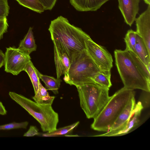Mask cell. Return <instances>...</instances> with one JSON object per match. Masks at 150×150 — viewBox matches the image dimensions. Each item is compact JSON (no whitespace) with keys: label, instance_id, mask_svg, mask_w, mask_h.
<instances>
[{"label":"cell","instance_id":"cell-1","mask_svg":"<svg viewBox=\"0 0 150 150\" xmlns=\"http://www.w3.org/2000/svg\"><path fill=\"white\" fill-rule=\"evenodd\" d=\"M48 30L54 47L66 54L70 59L74 54L86 49V42L91 38L81 28L71 24L62 16L51 21Z\"/></svg>","mask_w":150,"mask_h":150},{"label":"cell","instance_id":"cell-2","mask_svg":"<svg viewBox=\"0 0 150 150\" xmlns=\"http://www.w3.org/2000/svg\"><path fill=\"white\" fill-rule=\"evenodd\" d=\"M116 66L125 88L150 91V80L145 76L132 57L129 52L115 50Z\"/></svg>","mask_w":150,"mask_h":150},{"label":"cell","instance_id":"cell-3","mask_svg":"<svg viewBox=\"0 0 150 150\" xmlns=\"http://www.w3.org/2000/svg\"><path fill=\"white\" fill-rule=\"evenodd\" d=\"M135 93L134 90L124 87L116 92L94 118L91 128L98 131L108 132L130 99L135 97Z\"/></svg>","mask_w":150,"mask_h":150},{"label":"cell","instance_id":"cell-4","mask_svg":"<svg viewBox=\"0 0 150 150\" xmlns=\"http://www.w3.org/2000/svg\"><path fill=\"white\" fill-rule=\"evenodd\" d=\"M70 65L64 81L76 87L88 83H95L93 80L100 70L91 58L86 49L74 54L70 59Z\"/></svg>","mask_w":150,"mask_h":150},{"label":"cell","instance_id":"cell-5","mask_svg":"<svg viewBox=\"0 0 150 150\" xmlns=\"http://www.w3.org/2000/svg\"><path fill=\"white\" fill-rule=\"evenodd\" d=\"M9 95L12 99L38 121L43 132H50L57 129L59 116L53 109L52 105L38 104L13 92H9Z\"/></svg>","mask_w":150,"mask_h":150},{"label":"cell","instance_id":"cell-6","mask_svg":"<svg viewBox=\"0 0 150 150\" xmlns=\"http://www.w3.org/2000/svg\"><path fill=\"white\" fill-rule=\"evenodd\" d=\"M81 108L88 119L94 118L101 111L110 97L109 88L95 83L76 87Z\"/></svg>","mask_w":150,"mask_h":150},{"label":"cell","instance_id":"cell-7","mask_svg":"<svg viewBox=\"0 0 150 150\" xmlns=\"http://www.w3.org/2000/svg\"><path fill=\"white\" fill-rule=\"evenodd\" d=\"M5 55V71L14 75H17L24 71L31 61L30 55L14 47L7 48Z\"/></svg>","mask_w":150,"mask_h":150},{"label":"cell","instance_id":"cell-8","mask_svg":"<svg viewBox=\"0 0 150 150\" xmlns=\"http://www.w3.org/2000/svg\"><path fill=\"white\" fill-rule=\"evenodd\" d=\"M86 50L100 70L111 71L113 67V60L106 48L98 44L91 38L86 42Z\"/></svg>","mask_w":150,"mask_h":150},{"label":"cell","instance_id":"cell-9","mask_svg":"<svg viewBox=\"0 0 150 150\" xmlns=\"http://www.w3.org/2000/svg\"><path fill=\"white\" fill-rule=\"evenodd\" d=\"M136 104L135 97H134L129 100L108 131L102 134L101 136H111L113 134L124 129L131 117Z\"/></svg>","mask_w":150,"mask_h":150},{"label":"cell","instance_id":"cell-10","mask_svg":"<svg viewBox=\"0 0 150 150\" xmlns=\"http://www.w3.org/2000/svg\"><path fill=\"white\" fill-rule=\"evenodd\" d=\"M136 31L143 40L150 53V5L146 10L136 18Z\"/></svg>","mask_w":150,"mask_h":150},{"label":"cell","instance_id":"cell-11","mask_svg":"<svg viewBox=\"0 0 150 150\" xmlns=\"http://www.w3.org/2000/svg\"><path fill=\"white\" fill-rule=\"evenodd\" d=\"M140 0H118V7L126 23L131 26L139 10Z\"/></svg>","mask_w":150,"mask_h":150},{"label":"cell","instance_id":"cell-12","mask_svg":"<svg viewBox=\"0 0 150 150\" xmlns=\"http://www.w3.org/2000/svg\"><path fill=\"white\" fill-rule=\"evenodd\" d=\"M54 60L57 78L66 75L70 65V60L67 54L57 50L54 47Z\"/></svg>","mask_w":150,"mask_h":150},{"label":"cell","instance_id":"cell-13","mask_svg":"<svg viewBox=\"0 0 150 150\" xmlns=\"http://www.w3.org/2000/svg\"><path fill=\"white\" fill-rule=\"evenodd\" d=\"M110 0H69L71 5L80 11H96Z\"/></svg>","mask_w":150,"mask_h":150},{"label":"cell","instance_id":"cell-14","mask_svg":"<svg viewBox=\"0 0 150 150\" xmlns=\"http://www.w3.org/2000/svg\"><path fill=\"white\" fill-rule=\"evenodd\" d=\"M143 106L141 102L136 104L131 117L126 127L123 130L113 134L111 136H121L128 133L132 129L137 126L140 122V117Z\"/></svg>","mask_w":150,"mask_h":150},{"label":"cell","instance_id":"cell-15","mask_svg":"<svg viewBox=\"0 0 150 150\" xmlns=\"http://www.w3.org/2000/svg\"><path fill=\"white\" fill-rule=\"evenodd\" d=\"M37 47L33 28L30 27L26 34L21 41L18 48L26 54L30 55L32 52L36 50Z\"/></svg>","mask_w":150,"mask_h":150},{"label":"cell","instance_id":"cell-16","mask_svg":"<svg viewBox=\"0 0 150 150\" xmlns=\"http://www.w3.org/2000/svg\"><path fill=\"white\" fill-rule=\"evenodd\" d=\"M133 52L146 66L150 64V53L143 40L137 34L136 43Z\"/></svg>","mask_w":150,"mask_h":150},{"label":"cell","instance_id":"cell-17","mask_svg":"<svg viewBox=\"0 0 150 150\" xmlns=\"http://www.w3.org/2000/svg\"><path fill=\"white\" fill-rule=\"evenodd\" d=\"M47 90L40 82L38 91L33 97V99L38 104L52 105L55 97L50 96Z\"/></svg>","mask_w":150,"mask_h":150},{"label":"cell","instance_id":"cell-18","mask_svg":"<svg viewBox=\"0 0 150 150\" xmlns=\"http://www.w3.org/2000/svg\"><path fill=\"white\" fill-rule=\"evenodd\" d=\"M24 71L28 74L33 84L35 94L38 92L40 82V73L35 67L31 60L27 64Z\"/></svg>","mask_w":150,"mask_h":150},{"label":"cell","instance_id":"cell-19","mask_svg":"<svg viewBox=\"0 0 150 150\" xmlns=\"http://www.w3.org/2000/svg\"><path fill=\"white\" fill-rule=\"evenodd\" d=\"M111 76V71L100 70L94 76L93 80L95 84L109 89L112 86Z\"/></svg>","mask_w":150,"mask_h":150},{"label":"cell","instance_id":"cell-20","mask_svg":"<svg viewBox=\"0 0 150 150\" xmlns=\"http://www.w3.org/2000/svg\"><path fill=\"white\" fill-rule=\"evenodd\" d=\"M40 79L44 83L46 88L51 91L55 94L58 93V90L62 80L60 78H55L53 76L40 74Z\"/></svg>","mask_w":150,"mask_h":150},{"label":"cell","instance_id":"cell-21","mask_svg":"<svg viewBox=\"0 0 150 150\" xmlns=\"http://www.w3.org/2000/svg\"><path fill=\"white\" fill-rule=\"evenodd\" d=\"M79 122H77L71 125L60 128L50 132L43 134L42 136L45 137H54L69 135L74 128L79 124Z\"/></svg>","mask_w":150,"mask_h":150},{"label":"cell","instance_id":"cell-22","mask_svg":"<svg viewBox=\"0 0 150 150\" xmlns=\"http://www.w3.org/2000/svg\"><path fill=\"white\" fill-rule=\"evenodd\" d=\"M21 5L39 13L43 12V6L38 0H16Z\"/></svg>","mask_w":150,"mask_h":150},{"label":"cell","instance_id":"cell-23","mask_svg":"<svg viewBox=\"0 0 150 150\" xmlns=\"http://www.w3.org/2000/svg\"><path fill=\"white\" fill-rule=\"evenodd\" d=\"M137 35L136 32L132 29L127 31L124 38L126 45V50L133 51L136 42Z\"/></svg>","mask_w":150,"mask_h":150},{"label":"cell","instance_id":"cell-24","mask_svg":"<svg viewBox=\"0 0 150 150\" xmlns=\"http://www.w3.org/2000/svg\"><path fill=\"white\" fill-rule=\"evenodd\" d=\"M129 51L139 68L146 77L150 80V71L148 70L146 66L133 52Z\"/></svg>","mask_w":150,"mask_h":150},{"label":"cell","instance_id":"cell-25","mask_svg":"<svg viewBox=\"0 0 150 150\" xmlns=\"http://www.w3.org/2000/svg\"><path fill=\"white\" fill-rule=\"evenodd\" d=\"M28 122L25 121L20 122H13L8 124L0 125V130H8L20 128L26 129Z\"/></svg>","mask_w":150,"mask_h":150},{"label":"cell","instance_id":"cell-26","mask_svg":"<svg viewBox=\"0 0 150 150\" xmlns=\"http://www.w3.org/2000/svg\"><path fill=\"white\" fill-rule=\"evenodd\" d=\"M8 0H0V18L6 17L9 11Z\"/></svg>","mask_w":150,"mask_h":150},{"label":"cell","instance_id":"cell-27","mask_svg":"<svg viewBox=\"0 0 150 150\" xmlns=\"http://www.w3.org/2000/svg\"><path fill=\"white\" fill-rule=\"evenodd\" d=\"M8 26L6 17L0 18V40L3 38L4 34L7 32Z\"/></svg>","mask_w":150,"mask_h":150},{"label":"cell","instance_id":"cell-28","mask_svg":"<svg viewBox=\"0 0 150 150\" xmlns=\"http://www.w3.org/2000/svg\"><path fill=\"white\" fill-rule=\"evenodd\" d=\"M43 6L45 10H51L53 8L57 0H38Z\"/></svg>","mask_w":150,"mask_h":150},{"label":"cell","instance_id":"cell-29","mask_svg":"<svg viewBox=\"0 0 150 150\" xmlns=\"http://www.w3.org/2000/svg\"><path fill=\"white\" fill-rule=\"evenodd\" d=\"M39 134L38 129L34 126H30L28 131L23 135L25 137H33Z\"/></svg>","mask_w":150,"mask_h":150},{"label":"cell","instance_id":"cell-30","mask_svg":"<svg viewBox=\"0 0 150 150\" xmlns=\"http://www.w3.org/2000/svg\"><path fill=\"white\" fill-rule=\"evenodd\" d=\"M5 55L3 51L0 49V68L4 64Z\"/></svg>","mask_w":150,"mask_h":150},{"label":"cell","instance_id":"cell-31","mask_svg":"<svg viewBox=\"0 0 150 150\" xmlns=\"http://www.w3.org/2000/svg\"><path fill=\"white\" fill-rule=\"evenodd\" d=\"M7 111L2 103L0 101V115H4L6 114Z\"/></svg>","mask_w":150,"mask_h":150}]
</instances>
